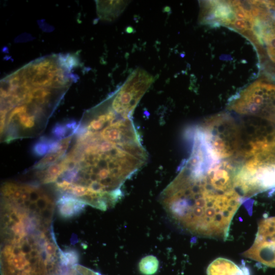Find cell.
Masks as SVG:
<instances>
[{
    "instance_id": "7c38bea8",
    "label": "cell",
    "mask_w": 275,
    "mask_h": 275,
    "mask_svg": "<svg viewBox=\"0 0 275 275\" xmlns=\"http://www.w3.org/2000/svg\"><path fill=\"white\" fill-rule=\"evenodd\" d=\"M159 265L157 258L153 255L143 257L139 262V270L145 275H152L157 270Z\"/></svg>"
},
{
    "instance_id": "5b68a950",
    "label": "cell",
    "mask_w": 275,
    "mask_h": 275,
    "mask_svg": "<svg viewBox=\"0 0 275 275\" xmlns=\"http://www.w3.org/2000/svg\"><path fill=\"white\" fill-rule=\"evenodd\" d=\"M230 109L275 123V85L255 81L232 100Z\"/></svg>"
},
{
    "instance_id": "8fae6325",
    "label": "cell",
    "mask_w": 275,
    "mask_h": 275,
    "mask_svg": "<svg viewBox=\"0 0 275 275\" xmlns=\"http://www.w3.org/2000/svg\"><path fill=\"white\" fill-rule=\"evenodd\" d=\"M59 145V140L42 137L35 144L33 147V152L36 156H44L49 153L56 151Z\"/></svg>"
},
{
    "instance_id": "6da1fadb",
    "label": "cell",
    "mask_w": 275,
    "mask_h": 275,
    "mask_svg": "<svg viewBox=\"0 0 275 275\" xmlns=\"http://www.w3.org/2000/svg\"><path fill=\"white\" fill-rule=\"evenodd\" d=\"M75 134L65 155L67 169L55 183L67 184L69 195L86 205L106 210L121 200L125 182L145 165L146 151L138 132L116 139L100 130L81 129Z\"/></svg>"
},
{
    "instance_id": "3957f363",
    "label": "cell",
    "mask_w": 275,
    "mask_h": 275,
    "mask_svg": "<svg viewBox=\"0 0 275 275\" xmlns=\"http://www.w3.org/2000/svg\"><path fill=\"white\" fill-rule=\"evenodd\" d=\"M1 241L3 275H61L69 261L52 226L16 225L1 231Z\"/></svg>"
},
{
    "instance_id": "7a4b0ae2",
    "label": "cell",
    "mask_w": 275,
    "mask_h": 275,
    "mask_svg": "<svg viewBox=\"0 0 275 275\" xmlns=\"http://www.w3.org/2000/svg\"><path fill=\"white\" fill-rule=\"evenodd\" d=\"M243 200L227 168L204 170L184 162L160 197L168 215L179 228L198 237L222 240L227 239Z\"/></svg>"
},
{
    "instance_id": "8992f818",
    "label": "cell",
    "mask_w": 275,
    "mask_h": 275,
    "mask_svg": "<svg viewBox=\"0 0 275 275\" xmlns=\"http://www.w3.org/2000/svg\"><path fill=\"white\" fill-rule=\"evenodd\" d=\"M49 114L46 108L32 103L15 106L7 114L5 141H12L35 132Z\"/></svg>"
},
{
    "instance_id": "4fadbf2b",
    "label": "cell",
    "mask_w": 275,
    "mask_h": 275,
    "mask_svg": "<svg viewBox=\"0 0 275 275\" xmlns=\"http://www.w3.org/2000/svg\"><path fill=\"white\" fill-rule=\"evenodd\" d=\"M63 275H102L89 268L78 264H73L69 267Z\"/></svg>"
},
{
    "instance_id": "277c9868",
    "label": "cell",
    "mask_w": 275,
    "mask_h": 275,
    "mask_svg": "<svg viewBox=\"0 0 275 275\" xmlns=\"http://www.w3.org/2000/svg\"><path fill=\"white\" fill-rule=\"evenodd\" d=\"M191 141L213 163L231 159L240 151L241 136L235 121L226 114L208 119L193 129Z\"/></svg>"
},
{
    "instance_id": "ba28073f",
    "label": "cell",
    "mask_w": 275,
    "mask_h": 275,
    "mask_svg": "<svg viewBox=\"0 0 275 275\" xmlns=\"http://www.w3.org/2000/svg\"><path fill=\"white\" fill-rule=\"evenodd\" d=\"M207 275H251L244 263L240 266L232 261L218 258L213 261L207 269Z\"/></svg>"
},
{
    "instance_id": "52a82bcc",
    "label": "cell",
    "mask_w": 275,
    "mask_h": 275,
    "mask_svg": "<svg viewBox=\"0 0 275 275\" xmlns=\"http://www.w3.org/2000/svg\"><path fill=\"white\" fill-rule=\"evenodd\" d=\"M242 255L266 266L275 267V216L260 222L252 245Z\"/></svg>"
},
{
    "instance_id": "9c48e42d",
    "label": "cell",
    "mask_w": 275,
    "mask_h": 275,
    "mask_svg": "<svg viewBox=\"0 0 275 275\" xmlns=\"http://www.w3.org/2000/svg\"><path fill=\"white\" fill-rule=\"evenodd\" d=\"M67 168V162L63 157L59 161L41 169L35 170V177L42 184H54Z\"/></svg>"
},
{
    "instance_id": "30bf717a",
    "label": "cell",
    "mask_w": 275,
    "mask_h": 275,
    "mask_svg": "<svg viewBox=\"0 0 275 275\" xmlns=\"http://www.w3.org/2000/svg\"><path fill=\"white\" fill-rule=\"evenodd\" d=\"M86 205L79 200L71 196L59 195L56 201V206L61 215L64 217H71L81 211Z\"/></svg>"
}]
</instances>
